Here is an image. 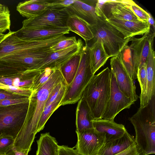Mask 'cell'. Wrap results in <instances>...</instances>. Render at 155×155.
Returning <instances> with one entry per match:
<instances>
[{"mask_svg": "<svg viewBox=\"0 0 155 155\" xmlns=\"http://www.w3.org/2000/svg\"><path fill=\"white\" fill-rule=\"evenodd\" d=\"M89 47L83 46L76 74L73 81L67 85L61 106L74 104L81 98L84 90L94 74L91 72L89 59Z\"/></svg>", "mask_w": 155, "mask_h": 155, "instance_id": "4", "label": "cell"}, {"mask_svg": "<svg viewBox=\"0 0 155 155\" xmlns=\"http://www.w3.org/2000/svg\"><path fill=\"white\" fill-rule=\"evenodd\" d=\"M25 71L9 65L0 59V77H8Z\"/></svg>", "mask_w": 155, "mask_h": 155, "instance_id": "34", "label": "cell"}, {"mask_svg": "<svg viewBox=\"0 0 155 155\" xmlns=\"http://www.w3.org/2000/svg\"><path fill=\"white\" fill-rule=\"evenodd\" d=\"M29 152L27 150L17 151L14 146L5 153L6 155H28Z\"/></svg>", "mask_w": 155, "mask_h": 155, "instance_id": "44", "label": "cell"}, {"mask_svg": "<svg viewBox=\"0 0 155 155\" xmlns=\"http://www.w3.org/2000/svg\"><path fill=\"white\" fill-rule=\"evenodd\" d=\"M40 70H28L16 74L0 77V84L32 90L35 78Z\"/></svg>", "mask_w": 155, "mask_h": 155, "instance_id": "20", "label": "cell"}, {"mask_svg": "<svg viewBox=\"0 0 155 155\" xmlns=\"http://www.w3.org/2000/svg\"><path fill=\"white\" fill-rule=\"evenodd\" d=\"M148 33L144 34L139 38L132 37L131 44L125 46L117 55L128 75L134 81L137 78L141 49L144 40Z\"/></svg>", "mask_w": 155, "mask_h": 155, "instance_id": "10", "label": "cell"}, {"mask_svg": "<svg viewBox=\"0 0 155 155\" xmlns=\"http://www.w3.org/2000/svg\"><path fill=\"white\" fill-rule=\"evenodd\" d=\"M74 0H50L49 8L58 9L64 8L74 2Z\"/></svg>", "mask_w": 155, "mask_h": 155, "instance_id": "39", "label": "cell"}, {"mask_svg": "<svg viewBox=\"0 0 155 155\" xmlns=\"http://www.w3.org/2000/svg\"><path fill=\"white\" fill-rule=\"evenodd\" d=\"M76 132L78 141L74 148L81 155H97L106 143L105 135L94 128Z\"/></svg>", "mask_w": 155, "mask_h": 155, "instance_id": "13", "label": "cell"}, {"mask_svg": "<svg viewBox=\"0 0 155 155\" xmlns=\"http://www.w3.org/2000/svg\"><path fill=\"white\" fill-rule=\"evenodd\" d=\"M70 31L66 27L35 29L21 28L15 33L21 39L33 41L47 39L61 34H68Z\"/></svg>", "mask_w": 155, "mask_h": 155, "instance_id": "17", "label": "cell"}, {"mask_svg": "<svg viewBox=\"0 0 155 155\" xmlns=\"http://www.w3.org/2000/svg\"><path fill=\"white\" fill-rule=\"evenodd\" d=\"M64 9L69 16L76 15L90 25H95L99 18L95 13V6L87 4L85 1L74 0L72 4Z\"/></svg>", "mask_w": 155, "mask_h": 155, "instance_id": "19", "label": "cell"}, {"mask_svg": "<svg viewBox=\"0 0 155 155\" xmlns=\"http://www.w3.org/2000/svg\"><path fill=\"white\" fill-rule=\"evenodd\" d=\"M137 76L141 89L139 108H141L147 104L146 102L147 77L145 63L138 68Z\"/></svg>", "mask_w": 155, "mask_h": 155, "instance_id": "30", "label": "cell"}, {"mask_svg": "<svg viewBox=\"0 0 155 155\" xmlns=\"http://www.w3.org/2000/svg\"><path fill=\"white\" fill-rule=\"evenodd\" d=\"M7 7L2 5L0 3V13H1L4 11L7 8Z\"/></svg>", "mask_w": 155, "mask_h": 155, "instance_id": "47", "label": "cell"}, {"mask_svg": "<svg viewBox=\"0 0 155 155\" xmlns=\"http://www.w3.org/2000/svg\"><path fill=\"white\" fill-rule=\"evenodd\" d=\"M0 155H6L5 154H0Z\"/></svg>", "mask_w": 155, "mask_h": 155, "instance_id": "48", "label": "cell"}, {"mask_svg": "<svg viewBox=\"0 0 155 155\" xmlns=\"http://www.w3.org/2000/svg\"><path fill=\"white\" fill-rule=\"evenodd\" d=\"M127 1L130 8L139 20L142 22H148L150 17L149 13L143 10L133 1Z\"/></svg>", "mask_w": 155, "mask_h": 155, "instance_id": "33", "label": "cell"}, {"mask_svg": "<svg viewBox=\"0 0 155 155\" xmlns=\"http://www.w3.org/2000/svg\"><path fill=\"white\" fill-rule=\"evenodd\" d=\"M66 90L62 91L54 101L45 107L39 121L37 133L43 129L45 124L51 115L61 106V103Z\"/></svg>", "mask_w": 155, "mask_h": 155, "instance_id": "29", "label": "cell"}, {"mask_svg": "<svg viewBox=\"0 0 155 155\" xmlns=\"http://www.w3.org/2000/svg\"><path fill=\"white\" fill-rule=\"evenodd\" d=\"M74 148L70 147L65 145H59L58 155H81Z\"/></svg>", "mask_w": 155, "mask_h": 155, "instance_id": "42", "label": "cell"}, {"mask_svg": "<svg viewBox=\"0 0 155 155\" xmlns=\"http://www.w3.org/2000/svg\"><path fill=\"white\" fill-rule=\"evenodd\" d=\"M134 103L120 90L115 75L111 70L110 97L101 119L114 120L120 112L124 109L129 108Z\"/></svg>", "mask_w": 155, "mask_h": 155, "instance_id": "12", "label": "cell"}, {"mask_svg": "<svg viewBox=\"0 0 155 155\" xmlns=\"http://www.w3.org/2000/svg\"><path fill=\"white\" fill-rule=\"evenodd\" d=\"M81 57V50L60 67L61 73L68 85L72 82L75 76Z\"/></svg>", "mask_w": 155, "mask_h": 155, "instance_id": "28", "label": "cell"}, {"mask_svg": "<svg viewBox=\"0 0 155 155\" xmlns=\"http://www.w3.org/2000/svg\"><path fill=\"white\" fill-rule=\"evenodd\" d=\"M111 70L114 74L117 83L121 91L134 102L138 97L136 91V87L121 63L118 57H112L110 59Z\"/></svg>", "mask_w": 155, "mask_h": 155, "instance_id": "14", "label": "cell"}, {"mask_svg": "<svg viewBox=\"0 0 155 155\" xmlns=\"http://www.w3.org/2000/svg\"><path fill=\"white\" fill-rule=\"evenodd\" d=\"M29 101L0 106V137L10 136L16 138L24 124Z\"/></svg>", "mask_w": 155, "mask_h": 155, "instance_id": "6", "label": "cell"}, {"mask_svg": "<svg viewBox=\"0 0 155 155\" xmlns=\"http://www.w3.org/2000/svg\"><path fill=\"white\" fill-rule=\"evenodd\" d=\"M15 139L10 136L0 137V154H5L14 146Z\"/></svg>", "mask_w": 155, "mask_h": 155, "instance_id": "37", "label": "cell"}, {"mask_svg": "<svg viewBox=\"0 0 155 155\" xmlns=\"http://www.w3.org/2000/svg\"><path fill=\"white\" fill-rule=\"evenodd\" d=\"M93 128L97 132L104 134L106 142L122 137L127 131L124 126L114 120L101 119L93 120Z\"/></svg>", "mask_w": 155, "mask_h": 155, "instance_id": "18", "label": "cell"}, {"mask_svg": "<svg viewBox=\"0 0 155 155\" xmlns=\"http://www.w3.org/2000/svg\"><path fill=\"white\" fill-rule=\"evenodd\" d=\"M89 47L90 66L94 74L105 64L110 58L107 54L102 41L97 40Z\"/></svg>", "mask_w": 155, "mask_h": 155, "instance_id": "23", "label": "cell"}, {"mask_svg": "<svg viewBox=\"0 0 155 155\" xmlns=\"http://www.w3.org/2000/svg\"><path fill=\"white\" fill-rule=\"evenodd\" d=\"M115 155H143L136 143L127 149Z\"/></svg>", "mask_w": 155, "mask_h": 155, "instance_id": "40", "label": "cell"}, {"mask_svg": "<svg viewBox=\"0 0 155 155\" xmlns=\"http://www.w3.org/2000/svg\"><path fill=\"white\" fill-rule=\"evenodd\" d=\"M155 33H148L145 38L143 45L138 68L145 63L148 56L151 46L153 44V41Z\"/></svg>", "mask_w": 155, "mask_h": 155, "instance_id": "32", "label": "cell"}, {"mask_svg": "<svg viewBox=\"0 0 155 155\" xmlns=\"http://www.w3.org/2000/svg\"><path fill=\"white\" fill-rule=\"evenodd\" d=\"M50 0H30L20 2L17 10L23 17L27 18L38 16L49 8Z\"/></svg>", "mask_w": 155, "mask_h": 155, "instance_id": "22", "label": "cell"}, {"mask_svg": "<svg viewBox=\"0 0 155 155\" xmlns=\"http://www.w3.org/2000/svg\"><path fill=\"white\" fill-rule=\"evenodd\" d=\"M55 69L48 68L40 70L35 78L32 91L36 90L41 87L48 80Z\"/></svg>", "mask_w": 155, "mask_h": 155, "instance_id": "31", "label": "cell"}, {"mask_svg": "<svg viewBox=\"0 0 155 155\" xmlns=\"http://www.w3.org/2000/svg\"><path fill=\"white\" fill-rule=\"evenodd\" d=\"M89 25L85 21L75 15L69 16L66 24L70 31L81 37L86 43L94 37Z\"/></svg>", "mask_w": 155, "mask_h": 155, "instance_id": "25", "label": "cell"}, {"mask_svg": "<svg viewBox=\"0 0 155 155\" xmlns=\"http://www.w3.org/2000/svg\"><path fill=\"white\" fill-rule=\"evenodd\" d=\"M78 40L75 36L67 37L52 46L50 48L53 52H55L68 48L76 44Z\"/></svg>", "mask_w": 155, "mask_h": 155, "instance_id": "35", "label": "cell"}, {"mask_svg": "<svg viewBox=\"0 0 155 155\" xmlns=\"http://www.w3.org/2000/svg\"><path fill=\"white\" fill-rule=\"evenodd\" d=\"M29 97L21 99L0 100V106H6L29 101Z\"/></svg>", "mask_w": 155, "mask_h": 155, "instance_id": "43", "label": "cell"}, {"mask_svg": "<svg viewBox=\"0 0 155 155\" xmlns=\"http://www.w3.org/2000/svg\"><path fill=\"white\" fill-rule=\"evenodd\" d=\"M110 75L108 67L94 75L83 92L81 98L87 104L93 120L101 119L109 100Z\"/></svg>", "mask_w": 155, "mask_h": 155, "instance_id": "3", "label": "cell"}, {"mask_svg": "<svg viewBox=\"0 0 155 155\" xmlns=\"http://www.w3.org/2000/svg\"><path fill=\"white\" fill-rule=\"evenodd\" d=\"M67 85L66 81H64L59 83L54 87L49 95L45 107L54 101L60 93L66 89Z\"/></svg>", "mask_w": 155, "mask_h": 155, "instance_id": "36", "label": "cell"}, {"mask_svg": "<svg viewBox=\"0 0 155 155\" xmlns=\"http://www.w3.org/2000/svg\"><path fill=\"white\" fill-rule=\"evenodd\" d=\"M93 117L85 101L82 98L78 101L76 111V132L93 128Z\"/></svg>", "mask_w": 155, "mask_h": 155, "instance_id": "24", "label": "cell"}, {"mask_svg": "<svg viewBox=\"0 0 155 155\" xmlns=\"http://www.w3.org/2000/svg\"><path fill=\"white\" fill-rule=\"evenodd\" d=\"M135 143V138L127 131L121 137L106 142L97 155H115L125 150Z\"/></svg>", "mask_w": 155, "mask_h": 155, "instance_id": "21", "label": "cell"}, {"mask_svg": "<svg viewBox=\"0 0 155 155\" xmlns=\"http://www.w3.org/2000/svg\"><path fill=\"white\" fill-rule=\"evenodd\" d=\"M94 35L92 44L97 40L103 43L106 51L110 57L117 56L131 38L124 39L122 34L105 20L99 17L97 23L89 25Z\"/></svg>", "mask_w": 155, "mask_h": 155, "instance_id": "5", "label": "cell"}, {"mask_svg": "<svg viewBox=\"0 0 155 155\" xmlns=\"http://www.w3.org/2000/svg\"><path fill=\"white\" fill-rule=\"evenodd\" d=\"M10 12L7 7L0 13V31L3 33L7 30H10Z\"/></svg>", "mask_w": 155, "mask_h": 155, "instance_id": "38", "label": "cell"}, {"mask_svg": "<svg viewBox=\"0 0 155 155\" xmlns=\"http://www.w3.org/2000/svg\"><path fill=\"white\" fill-rule=\"evenodd\" d=\"M83 46L81 39L77 43L68 48L53 52L49 54L37 66L35 70H41L46 68H56L61 66L74 55L79 53Z\"/></svg>", "mask_w": 155, "mask_h": 155, "instance_id": "15", "label": "cell"}, {"mask_svg": "<svg viewBox=\"0 0 155 155\" xmlns=\"http://www.w3.org/2000/svg\"><path fill=\"white\" fill-rule=\"evenodd\" d=\"M29 97L23 96L16 94L5 90L0 88V100L21 99Z\"/></svg>", "mask_w": 155, "mask_h": 155, "instance_id": "41", "label": "cell"}, {"mask_svg": "<svg viewBox=\"0 0 155 155\" xmlns=\"http://www.w3.org/2000/svg\"><path fill=\"white\" fill-rule=\"evenodd\" d=\"M150 17L148 19V22L150 26H152L153 28L154 32H155V21L153 18L151 16V14L149 13Z\"/></svg>", "mask_w": 155, "mask_h": 155, "instance_id": "45", "label": "cell"}, {"mask_svg": "<svg viewBox=\"0 0 155 155\" xmlns=\"http://www.w3.org/2000/svg\"><path fill=\"white\" fill-rule=\"evenodd\" d=\"M8 35V33L6 34H4L0 31V43L5 39Z\"/></svg>", "mask_w": 155, "mask_h": 155, "instance_id": "46", "label": "cell"}, {"mask_svg": "<svg viewBox=\"0 0 155 155\" xmlns=\"http://www.w3.org/2000/svg\"><path fill=\"white\" fill-rule=\"evenodd\" d=\"M64 34L51 38L39 41H26L18 38L15 31L10 30L0 43V59L8 55L22 51L33 49H48L65 38Z\"/></svg>", "mask_w": 155, "mask_h": 155, "instance_id": "7", "label": "cell"}, {"mask_svg": "<svg viewBox=\"0 0 155 155\" xmlns=\"http://www.w3.org/2000/svg\"><path fill=\"white\" fill-rule=\"evenodd\" d=\"M64 81L60 68H55L48 80L41 87L32 91L24 124L15 139L14 146L17 150L30 151L37 133L39 121L49 95L54 87Z\"/></svg>", "mask_w": 155, "mask_h": 155, "instance_id": "1", "label": "cell"}, {"mask_svg": "<svg viewBox=\"0 0 155 155\" xmlns=\"http://www.w3.org/2000/svg\"><path fill=\"white\" fill-rule=\"evenodd\" d=\"M50 49L37 48L25 50L0 59L9 65L24 71L35 70L41 61L53 52Z\"/></svg>", "mask_w": 155, "mask_h": 155, "instance_id": "9", "label": "cell"}, {"mask_svg": "<svg viewBox=\"0 0 155 155\" xmlns=\"http://www.w3.org/2000/svg\"><path fill=\"white\" fill-rule=\"evenodd\" d=\"M95 8L98 17L105 20L114 18L123 20L140 21L130 8L127 0H98Z\"/></svg>", "mask_w": 155, "mask_h": 155, "instance_id": "8", "label": "cell"}, {"mask_svg": "<svg viewBox=\"0 0 155 155\" xmlns=\"http://www.w3.org/2000/svg\"><path fill=\"white\" fill-rule=\"evenodd\" d=\"M68 16L64 8H49L38 16L24 20L22 28L35 29L67 27L66 21Z\"/></svg>", "mask_w": 155, "mask_h": 155, "instance_id": "11", "label": "cell"}, {"mask_svg": "<svg viewBox=\"0 0 155 155\" xmlns=\"http://www.w3.org/2000/svg\"><path fill=\"white\" fill-rule=\"evenodd\" d=\"M106 20L121 33L125 39L137 35H143L150 31V26L148 22L123 20L114 18Z\"/></svg>", "mask_w": 155, "mask_h": 155, "instance_id": "16", "label": "cell"}, {"mask_svg": "<svg viewBox=\"0 0 155 155\" xmlns=\"http://www.w3.org/2000/svg\"><path fill=\"white\" fill-rule=\"evenodd\" d=\"M38 149L36 155H58L59 145L56 139L49 133L41 134L37 141Z\"/></svg>", "mask_w": 155, "mask_h": 155, "instance_id": "27", "label": "cell"}, {"mask_svg": "<svg viewBox=\"0 0 155 155\" xmlns=\"http://www.w3.org/2000/svg\"><path fill=\"white\" fill-rule=\"evenodd\" d=\"M135 132V142L143 155L155 153V94L129 118Z\"/></svg>", "mask_w": 155, "mask_h": 155, "instance_id": "2", "label": "cell"}, {"mask_svg": "<svg viewBox=\"0 0 155 155\" xmlns=\"http://www.w3.org/2000/svg\"><path fill=\"white\" fill-rule=\"evenodd\" d=\"M147 77V104L155 94V53L153 45L151 46L145 62Z\"/></svg>", "mask_w": 155, "mask_h": 155, "instance_id": "26", "label": "cell"}]
</instances>
